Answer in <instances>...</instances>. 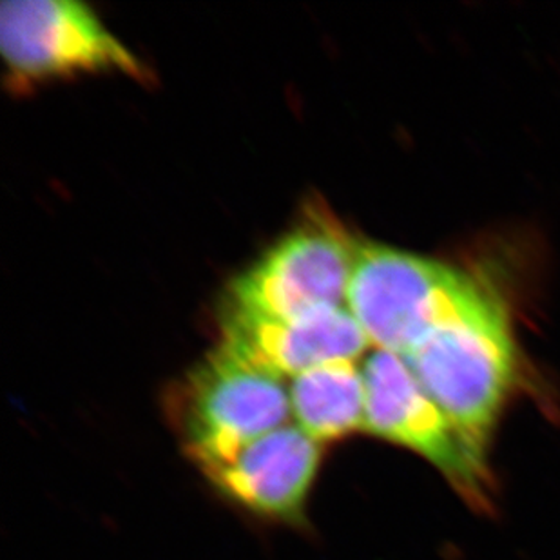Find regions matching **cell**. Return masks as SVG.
<instances>
[{"instance_id":"cell-1","label":"cell","mask_w":560,"mask_h":560,"mask_svg":"<svg viewBox=\"0 0 560 560\" xmlns=\"http://www.w3.org/2000/svg\"><path fill=\"white\" fill-rule=\"evenodd\" d=\"M401 358L466 446L488 459L521 377L517 345L498 292L482 283Z\"/></svg>"},{"instance_id":"cell-2","label":"cell","mask_w":560,"mask_h":560,"mask_svg":"<svg viewBox=\"0 0 560 560\" xmlns=\"http://www.w3.org/2000/svg\"><path fill=\"white\" fill-rule=\"evenodd\" d=\"M289 408L280 375L223 343L175 383L165 399L167 419L196 468L228 459L283 429Z\"/></svg>"},{"instance_id":"cell-3","label":"cell","mask_w":560,"mask_h":560,"mask_svg":"<svg viewBox=\"0 0 560 560\" xmlns=\"http://www.w3.org/2000/svg\"><path fill=\"white\" fill-rule=\"evenodd\" d=\"M481 283L479 276L439 259L360 242L347 308L375 350L407 355Z\"/></svg>"},{"instance_id":"cell-4","label":"cell","mask_w":560,"mask_h":560,"mask_svg":"<svg viewBox=\"0 0 560 560\" xmlns=\"http://www.w3.org/2000/svg\"><path fill=\"white\" fill-rule=\"evenodd\" d=\"M358 244L332 212L308 206L302 222L233 281L223 308L300 317L345 307Z\"/></svg>"},{"instance_id":"cell-5","label":"cell","mask_w":560,"mask_h":560,"mask_svg":"<svg viewBox=\"0 0 560 560\" xmlns=\"http://www.w3.org/2000/svg\"><path fill=\"white\" fill-rule=\"evenodd\" d=\"M0 51L11 88L79 74L117 73L148 82V66L115 37L90 5L74 0H8L0 5Z\"/></svg>"},{"instance_id":"cell-6","label":"cell","mask_w":560,"mask_h":560,"mask_svg":"<svg viewBox=\"0 0 560 560\" xmlns=\"http://www.w3.org/2000/svg\"><path fill=\"white\" fill-rule=\"evenodd\" d=\"M365 432L434 465L470 506L492 508L490 463L455 432L401 355L374 350L363 366Z\"/></svg>"},{"instance_id":"cell-7","label":"cell","mask_w":560,"mask_h":560,"mask_svg":"<svg viewBox=\"0 0 560 560\" xmlns=\"http://www.w3.org/2000/svg\"><path fill=\"white\" fill-rule=\"evenodd\" d=\"M323 455L322 443L302 429L283 427L198 470L209 487L240 512L261 523L305 529Z\"/></svg>"},{"instance_id":"cell-8","label":"cell","mask_w":560,"mask_h":560,"mask_svg":"<svg viewBox=\"0 0 560 560\" xmlns=\"http://www.w3.org/2000/svg\"><path fill=\"white\" fill-rule=\"evenodd\" d=\"M222 343L280 377H296L332 361H355L371 347L347 307L300 317H258L223 308Z\"/></svg>"},{"instance_id":"cell-9","label":"cell","mask_w":560,"mask_h":560,"mask_svg":"<svg viewBox=\"0 0 560 560\" xmlns=\"http://www.w3.org/2000/svg\"><path fill=\"white\" fill-rule=\"evenodd\" d=\"M289 399L300 429L323 446L365 432V380L354 361H332L296 375Z\"/></svg>"}]
</instances>
